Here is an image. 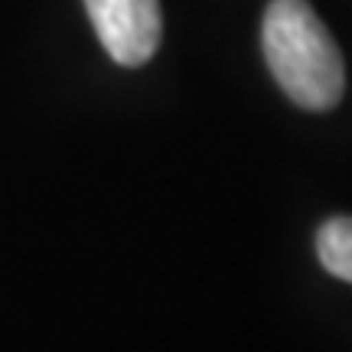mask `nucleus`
Here are the masks:
<instances>
[{
  "mask_svg": "<svg viewBox=\"0 0 352 352\" xmlns=\"http://www.w3.org/2000/svg\"><path fill=\"white\" fill-rule=\"evenodd\" d=\"M264 63L284 95L307 111L336 108L346 69L336 39L307 0H271L261 23Z\"/></svg>",
  "mask_w": 352,
  "mask_h": 352,
  "instance_id": "f257e3e1",
  "label": "nucleus"
},
{
  "mask_svg": "<svg viewBox=\"0 0 352 352\" xmlns=\"http://www.w3.org/2000/svg\"><path fill=\"white\" fill-rule=\"evenodd\" d=\"M316 254L320 264L327 267L333 277H340L352 284V219L349 215H336L320 226L316 232Z\"/></svg>",
  "mask_w": 352,
  "mask_h": 352,
  "instance_id": "7ed1b4c3",
  "label": "nucleus"
},
{
  "mask_svg": "<svg viewBox=\"0 0 352 352\" xmlns=\"http://www.w3.org/2000/svg\"><path fill=\"white\" fill-rule=\"evenodd\" d=\"M88 20L118 65L138 69L160 46L164 16L157 0H85Z\"/></svg>",
  "mask_w": 352,
  "mask_h": 352,
  "instance_id": "f03ea898",
  "label": "nucleus"
}]
</instances>
